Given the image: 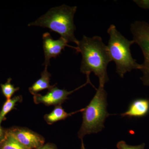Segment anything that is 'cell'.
Segmentation results:
<instances>
[{"label":"cell","instance_id":"6da1fadb","mask_svg":"<svg viewBox=\"0 0 149 149\" xmlns=\"http://www.w3.org/2000/svg\"><path fill=\"white\" fill-rule=\"evenodd\" d=\"M76 51L82 55L80 71L90 78L91 72L98 77L99 85L104 86L109 80L107 68L112 61L107 47L100 36L84 35L79 41Z\"/></svg>","mask_w":149,"mask_h":149},{"label":"cell","instance_id":"7a4b0ae2","mask_svg":"<svg viewBox=\"0 0 149 149\" xmlns=\"http://www.w3.org/2000/svg\"><path fill=\"white\" fill-rule=\"evenodd\" d=\"M77 7L63 5L50 9L29 26H39L49 28L56 32L68 42H71L77 45L79 41L74 36L76 29L74 23V17Z\"/></svg>","mask_w":149,"mask_h":149},{"label":"cell","instance_id":"3957f363","mask_svg":"<svg viewBox=\"0 0 149 149\" xmlns=\"http://www.w3.org/2000/svg\"><path fill=\"white\" fill-rule=\"evenodd\" d=\"M109 36L108 50L112 61L115 63L116 72L121 78L127 72L133 70H141V64L137 63L132 57L130 46L135 43L129 40L120 33L113 24L107 30Z\"/></svg>","mask_w":149,"mask_h":149},{"label":"cell","instance_id":"277c9868","mask_svg":"<svg viewBox=\"0 0 149 149\" xmlns=\"http://www.w3.org/2000/svg\"><path fill=\"white\" fill-rule=\"evenodd\" d=\"M104 87L99 85L95 96L82 112L83 122L78 133L81 140L86 135L101 132L104 128L106 119L112 115L107 111V95Z\"/></svg>","mask_w":149,"mask_h":149},{"label":"cell","instance_id":"5b68a950","mask_svg":"<svg viewBox=\"0 0 149 149\" xmlns=\"http://www.w3.org/2000/svg\"><path fill=\"white\" fill-rule=\"evenodd\" d=\"M130 31L133 40L141 48L144 56L140 70L143 73L141 79L144 85L149 87V24L145 21L134 22L131 24Z\"/></svg>","mask_w":149,"mask_h":149},{"label":"cell","instance_id":"8992f818","mask_svg":"<svg viewBox=\"0 0 149 149\" xmlns=\"http://www.w3.org/2000/svg\"><path fill=\"white\" fill-rule=\"evenodd\" d=\"M7 133L27 149H40L45 144L42 136L27 128L13 126L7 129Z\"/></svg>","mask_w":149,"mask_h":149},{"label":"cell","instance_id":"52a82bcc","mask_svg":"<svg viewBox=\"0 0 149 149\" xmlns=\"http://www.w3.org/2000/svg\"><path fill=\"white\" fill-rule=\"evenodd\" d=\"M88 83L91 84L90 79H87V82L85 84L71 91H67L65 89H59L56 87V84H55L53 87L48 90V92L46 95H42L38 93L34 95L33 100L34 102L37 104L42 103L47 106L61 105L62 104L68 99V96L84 87Z\"/></svg>","mask_w":149,"mask_h":149},{"label":"cell","instance_id":"ba28073f","mask_svg":"<svg viewBox=\"0 0 149 149\" xmlns=\"http://www.w3.org/2000/svg\"><path fill=\"white\" fill-rule=\"evenodd\" d=\"M43 48L45 54V61L44 65L48 67L50 65L51 58H55L61 53L65 48L68 47L74 48L76 50V47L68 45V42L61 37L58 40H54L48 32L44 33L42 36Z\"/></svg>","mask_w":149,"mask_h":149},{"label":"cell","instance_id":"9c48e42d","mask_svg":"<svg viewBox=\"0 0 149 149\" xmlns=\"http://www.w3.org/2000/svg\"><path fill=\"white\" fill-rule=\"evenodd\" d=\"M149 113V100L146 98L135 99L130 103L126 111L121 114L123 117L142 118Z\"/></svg>","mask_w":149,"mask_h":149},{"label":"cell","instance_id":"30bf717a","mask_svg":"<svg viewBox=\"0 0 149 149\" xmlns=\"http://www.w3.org/2000/svg\"><path fill=\"white\" fill-rule=\"evenodd\" d=\"M84 108L73 111L70 113H68L63 108L61 105L56 106L52 111L48 114L45 115L44 119L49 125H52L55 123L63 120L68 117L71 116L72 115L75 114L79 112H83Z\"/></svg>","mask_w":149,"mask_h":149},{"label":"cell","instance_id":"8fae6325","mask_svg":"<svg viewBox=\"0 0 149 149\" xmlns=\"http://www.w3.org/2000/svg\"><path fill=\"white\" fill-rule=\"evenodd\" d=\"M51 74L48 71L47 67H45L44 71L41 73V77L31 87L29 88V93L32 95H36L40 91L48 89L49 90L54 85L50 84Z\"/></svg>","mask_w":149,"mask_h":149},{"label":"cell","instance_id":"7c38bea8","mask_svg":"<svg viewBox=\"0 0 149 149\" xmlns=\"http://www.w3.org/2000/svg\"><path fill=\"white\" fill-rule=\"evenodd\" d=\"M22 99V96L19 95L15 96L13 97L6 100L0 111V125L3 121L6 120V116L13 110L15 109L17 103L21 102Z\"/></svg>","mask_w":149,"mask_h":149},{"label":"cell","instance_id":"4fadbf2b","mask_svg":"<svg viewBox=\"0 0 149 149\" xmlns=\"http://www.w3.org/2000/svg\"><path fill=\"white\" fill-rule=\"evenodd\" d=\"M0 149H27L16 139L10 135L0 144Z\"/></svg>","mask_w":149,"mask_h":149},{"label":"cell","instance_id":"5bb4252c","mask_svg":"<svg viewBox=\"0 0 149 149\" xmlns=\"http://www.w3.org/2000/svg\"><path fill=\"white\" fill-rule=\"evenodd\" d=\"M11 78H9L5 84L1 85L2 92L3 95L6 99V100L11 98L14 94L18 91L19 89L18 87L15 88L14 85L11 83Z\"/></svg>","mask_w":149,"mask_h":149},{"label":"cell","instance_id":"9a60e30c","mask_svg":"<svg viewBox=\"0 0 149 149\" xmlns=\"http://www.w3.org/2000/svg\"><path fill=\"white\" fill-rule=\"evenodd\" d=\"M118 149H145V144L142 143L136 146H131L127 145L124 141L118 142L116 145Z\"/></svg>","mask_w":149,"mask_h":149},{"label":"cell","instance_id":"2e32d148","mask_svg":"<svg viewBox=\"0 0 149 149\" xmlns=\"http://www.w3.org/2000/svg\"><path fill=\"white\" fill-rule=\"evenodd\" d=\"M133 1L141 8L149 10V0H136Z\"/></svg>","mask_w":149,"mask_h":149},{"label":"cell","instance_id":"e0dca14e","mask_svg":"<svg viewBox=\"0 0 149 149\" xmlns=\"http://www.w3.org/2000/svg\"><path fill=\"white\" fill-rule=\"evenodd\" d=\"M7 135V129L3 128L0 125V144L6 139Z\"/></svg>","mask_w":149,"mask_h":149},{"label":"cell","instance_id":"ac0fdd59","mask_svg":"<svg viewBox=\"0 0 149 149\" xmlns=\"http://www.w3.org/2000/svg\"><path fill=\"white\" fill-rule=\"evenodd\" d=\"M40 149H58L56 146L55 144L52 143H47L45 144Z\"/></svg>","mask_w":149,"mask_h":149},{"label":"cell","instance_id":"d6986e66","mask_svg":"<svg viewBox=\"0 0 149 149\" xmlns=\"http://www.w3.org/2000/svg\"><path fill=\"white\" fill-rule=\"evenodd\" d=\"M81 149H85V146H84V143H83V139H82V140H81Z\"/></svg>","mask_w":149,"mask_h":149}]
</instances>
